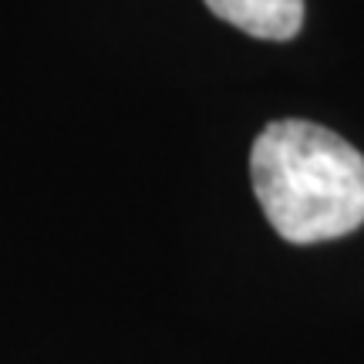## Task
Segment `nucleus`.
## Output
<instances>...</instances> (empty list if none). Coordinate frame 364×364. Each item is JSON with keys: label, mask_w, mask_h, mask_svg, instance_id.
Segmentation results:
<instances>
[{"label": "nucleus", "mask_w": 364, "mask_h": 364, "mask_svg": "<svg viewBox=\"0 0 364 364\" xmlns=\"http://www.w3.org/2000/svg\"><path fill=\"white\" fill-rule=\"evenodd\" d=\"M250 179L287 243H327L364 223V156L338 132L284 118L257 135Z\"/></svg>", "instance_id": "nucleus-1"}, {"label": "nucleus", "mask_w": 364, "mask_h": 364, "mask_svg": "<svg viewBox=\"0 0 364 364\" xmlns=\"http://www.w3.org/2000/svg\"><path fill=\"white\" fill-rule=\"evenodd\" d=\"M220 21L250 38L290 41L304 24V0H206Z\"/></svg>", "instance_id": "nucleus-2"}]
</instances>
